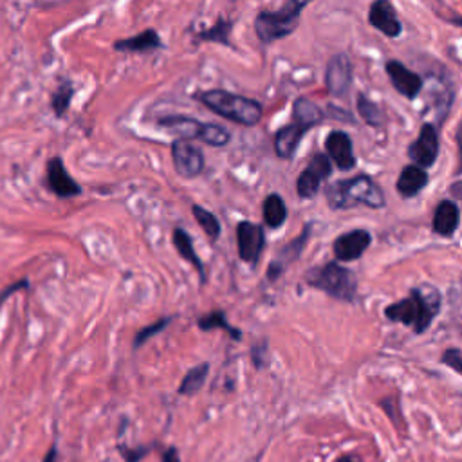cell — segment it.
Instances as JSON below:
<instances>
[{"mask_svg":"<svg viewBox=\"0 0 462 462\" xmlns=\"http://www.w3.org/2000/svg\"><path fill=\"white\" fill-rule=\"evenodd\" d=\"M307 168L309 170H313V172L316 174V176H320L321 180H323L332 174V161H330L329 155L325 154H314L313 159L309 161Z\"/></svg>","mask_w":462,"mask_h":462,"instance_id":"cell-33","label":"cell"},{"mask_svg":"<svg viewBox=\"0 0 462 462\" xmlns=\"http://www.w3.org/2000/svg\"><path fill=\"white\" fill-rule=\"evenodd\" d=\"M327 155L341 172H351L356 167V155H354L353 141L341 130L330 132L325 139Z\"/></svg>","mask_w":462,"mask_h":462,"instance_id":"cell-13","label":"cell"},{"mask_svg":"<svg viewBox=\"0 0 462 462\" xmlns=\"http://www.w3.org/2000/svg\"><path fill=\"white\" fill-rule=\"evenodd\" d=\"M172 240H174V246H176L177 253L180 255V259L186 260L188 264L194 265V268L197 269L199 277H201V284H206V268H204L203 260L199 259V255L195 253L192 235H190L186 229L176 228L174 229Z\"/></svg>","mask_w":462,"mask_h":462,"instance_id":"cell-20","label":"cell"},{"mask_svg":"<svg viewBox=\"0 0 462 462\" xmlns=\"http://www.w3.org/2000/svg\"><path fill=\"white\" fill-rule=\"evenodd\" d=\"M172 163L176 172L185 179H194V177L201 176L206 168V161H204L203 150L199 146L192 145L190 141H183V139H176L172 143Z\"/></svg>","mask_w":462,"mask_h":462,"instance_id":"cell-6","label":"cell"},{"mask_svg":"<svg viewBox=\"0 0 462 462\" xmlns=\"http://www.w3.org/2000/svg\"><path fill=\"white\" fill-rule=\"evenodd\" d=\"M44 462H58V449H56V446H51V448L47 449V452H45V455H44Z\"/></svg>","mask_w":462,"mask_h":462,"instance_id":"cell-40","label":"cell"},{"mask_svg":"<svg viewBox=\"0 0 462 462\" xmlns=\"http://www.w3.org/2000/svg\"><path fill=\"white\" fill-rule=\"evenodd\" d=\"M199 141L220 148V146H226L231 141V134H229V130H226L224 127H220L217 123H204L203 134H201Z\"/></svg>","mask_w":462,"mask_h":462,"instance_id":"cell-30","label":"cell"},{"mask_svg":"<svg viewBox=\"0 0 462 462\" xmlns=\"http://www.w3.org/2000/svg\"><path fill=\"white\" fill-rule=\"evenodd\" d=\"M197 100L212 112L222 116L228 121L242 125V127H255V125L260 123L262 114H264V107L260 105L256 100L228 93L222 88H212V91L197 93Z\"/></svg>","mask_w":462,"mask_h":462,"instance_id":"cell-2","label":"cell"},{"mask_svg":"<svg viewBox=\"0 0 462 462\" xmlns=\"http://www.w3.org/2000/svg\"><path fill=\"white\" fill-rule=\"evenodd\" d=\"M45 180L47 188L60 199H71L82 194V186L69 176L62 157L49 159L45 164Z\"/></svg>","mask_w":462,"mask_h":462,"instance_id":"cell-9","label":"cell"},{"mask_svg":"<svg viewBox=\"0 0 462 462\" xmlns=\"http://www.w3.org/2000/svg\"><path fill=\"white\" fill-rule=\"evenodd\" d=\"M461 222V210L452 201H440L433 212V222L431 228L440 237H452L457 231Z\"/></svg>","mask_w":462,"mask_h":462,"instance_id":"cell-17","label":"cell"},{"mask_svg":"<svg viewBox=\"0 0 462 462\" xmlns=\"http://www.w3.org/2000/svg\"><path fill=\"white\" fill-rule=\"evenodd\" d=\"M268 347L265 345H255V347L251 348V360H253V365L256 369H262L265 365V361H268Z\"/></svg>","mask_w":462,"mask_h":462,"instance_id":"cell-36","label":"cell"},{"mask_svg":"<svg viewBox=\"0 0 462 462\" xmlns=\"http://www.w3.org/2000/svg\"><path fill=\"white\" fill-rule=\"evenodd\" d=\"M155 49H163V42L159 33L152 27L136 36L114 42V51H119V53H150Z\"/></svg>","mask_w":462,"mask_h":462,"instance_id":"cell-18","label":"cell"},{"mask_svg":"<svg viewBox=\"0 0 462 462\" xmlns=\"http://www.w3.org/2000/svg\"><path fill=\"white\" fill-rule=\"evenodd\" d=\"M440 311V293L437 287H414L406 298L385 309L388 321H396L414 329L415 334H423L430 329Z\"/></svg>","mask_w":462,"mask_h":462,"instance_id":"cell-1","label":"cell"},{"mask_svg":"<svg viewBox=\"0 0 462 462\" xmlns=\"http://www.w3.org/2000/svg\"><path fill=\"white\" fill-rule=\"evenodd\" d=\"M75 96V87L71 82H66L60 87H56L51 94V109H53L56 118H63L66 112L71 107V100Z\"/></svg>","mask_w":462,"mask_h":462,"instance_id":"cell-28","label":"cell"},{"mask_svg":"<svg viewBox=\"0 0 462 462\" xmlns=\"http://www.w3.org/2000/svg\"><path fill=\"white\" fill-rule=\"evenodd\" d=\"M27 286H29V282H27L26 278H24V280H18V282H15V284H11V286H8L4 291H2V293H0V304H4L6 298H9L11 295H15L17 291L26 289Z\"/></svg>","mask_w":462,"mask_h":462,"instance_id":"cell-37","label":"cell"},{"mask_svg":"<svg viewBox=\"0 0 462 462\" xmlns=\"http://www.w3.org/2000/svg\"><path fill=\"white\" fill-rule=\"evenodd\" d=\"M231 27L233 22L228 18H219L212 27L199 31L195 38L206 40V42H217L220 45H229V35H231Z\"/></svg>","mask_w":462,"mask_h":462,"instance_id":"cell-27","label":"cell"},{"mask_svg":"<svg viewBox=\"0 0 462 462\" xmlns=\"http://www.w3.org/2000/svg\"><path fill=\"white\" fill-rule=\"evenodd\" d=\"M357 110H360V116L363 118V121H365L367 125H370V127L379 128L385 123L383 112L379 110V107L376 105L374 102H370L365 94H360V96H357Z\"/></svg>","mask_w":462,"mask_h":462,"instance_id":"cell-29","label":"cell"},{"mask_svg":"<svg viewBox=\"0 0 462 462\" xmlns=\"http://www.w3.org/2000/svg\"><path fill=\"white\" fill-rule=\"evenodd\" d=\"M163 462H180V457H179V452H177V448H174V446H170V448H167L163 452Z\"/></svg>","mask_w":462,"mask_h":462,"instance_id":"cell-39","label":"cell"},{"mask_svg":"<svg viewBox=\"0 0 462 462\" xmlns=\"http://www.w3.org/2000/svg\"><path fill=\"white\" fill-rule=\"evenodd\" d=\"M449 24H454V26H462V17L449 18Z\"/></svg>","mask_w":462,"mask_h":462,"instance_id":"cell-43","label":"cell"},{"mask_svg":"<svg viewBox=\"0 0 462 462\" xmlns=\"http://www.w3.org/2000/svg\"><path fill=\"white\" fill-rule=\"evenodd\" d=\"M439 155V134L431 123H424L417 139L408 146V157L419 168H430Z\"/></svg>","mask_w":462,"mask_h":462,"instance_id":"cell-8","label":"cell"},{"mask_svg":"<svg viewBox=\"0 0 462 462\" xmlns=\"http://www.w3.org/2000/svg\"><path fill=\"white\" fill-rule=\"evenodd\" d=\"M192 213H194L195 220H197V224L203 228V231L206 233V237L215 242L217 238L220 237V231H222V226H220V220L217 219L215 213H212L206 208L199 206V204H194L192 206Z\"/></svg>","mask_w":462,"mask_h":462,"instance_id":"cell-26","label":"cell"},{"mask_svg":"<svg viewBox=\"0 0 462 462\" xmlns=\"http://www.w3.org/2000/svg\"><path fill=\"white\" fill-rule=\"evenodd\" d=\"M170 321H172V316L168 318H161V320L154 321V323H150V325L143 327L141 330H137L136 338H134V348H139L148 341L150 338H154L157 336L159 332H163L164 327L170 325Z\"/></svg>","mask_w":462,"mask_h":462,"instance_id":"cell-32","label":"cell"},{"mask_svg":"<svg viewBox=\"0 0 462 462\" xmlns=\"http://www.w3.org/2000/svg\"><path fill=\"white\" fill-rule=\"evenodd\" d=\"M325 197L332 210H347L357 204H365L374 210L385 206L383 190L365 174L351 179L336 180L325 188Z\"/></svg>","mask_w":462,"mask_h":462,"instance_id":"cell-3","label":"cell"},{"mask_svg":"<svg viewBox=\"0 0 462 462\" xmlns=\"http://www.w3.org/2000/svg\"><path fill=\"white\" fill-rule=\"evenodd\" d=\"M262 217H264V222L268 224V228H280L287 219V206L284 203V199L278 194L268 195L264 204H262Z\"/></svg>","mask_w":462,"mask_h":462,"instance_id":"cell-23","label":"cell"},{"mask_svg":"<svg viewBox=\"0 0 462 462\" xmlns=\"http://www.w3.org/2000/svg\"><path fill=\"white\" fill-rule=\"evenodd\" d=\"M442 363L462 376V353L459 348H448V351L442 354Z\"/></svg>","mask_w":462,"mask_h":462,"instance_id":"cell-35","label":"cell"},{"mask_svg":"<svg viewBox=\"0 0 462 462\" xmlns=\"http://www.w3.org/2000/svg\"><path fill=\"white\" fill-rule=\"evenodd\" d=\"M304 127H300L296 123H291L282 127L275 136V152L280 159H291L295 155L296 148H298L302 137L305 136Z\"/></svg>","mask_w":462,"mask_h":462,"instance_id":"cell-19","label":"cell"},{"mask_svg":"<svg viewBox=\"0 0 462 462\" xmlns=\"http://www.w3.org/2000/svg\"><path fill=\"white\" fill-rule=\"evenodd\" d=\"M157 125L167 128L168 132L177 136V139H183V141L201 139L204 127L203 121L190 118V116H163L157 119Z\"/></svg>","mask_w":462,"mask_h":462,"instance_id":"cell-16","label":"cell"},{"mask_svg":"<svg viewBox=\"0 0 462 462\" xmlns=\"http://www.w3.org/2000/svg\"><path fill=\"white\" fill-rule=\"evenodd\" d=\"M428 185L426 170L419 168L417 164H408L401 170L397 179V192L401 197H415V195Z\"/></svg>","mask_w":462,"mask_h":462,"instance_id":"cell-21","label":"cell"},{"mask_svg":"<svg viewBox=\"0 0 462 462\" xmlns=\"http://www.w3.org/2000/svg\"><path fill=\"white\" fill-rule=\"evenodd\" d=\"M237 246L238 256L242 262L256 265L265 246V231L260 224L242 220L237 224Z\"/></svg>","mask_w":462,"mask_h":462,"instance_id":"cell-7","label":"cell"},{"mask_svg":"<svg viewBox=\"0 0 462 462\" xmlns=\"http://www.w3.org/2000/svg\"><path fill=\"white\" fill-rule=\"evenodd\" d=\"M321 185V177L316 176L313 170L305 168L304 172L300 174L298 180H296V192H298L300 199H313L318 194Z\"/></svg>","mask_w":462,"mask_h":462,"instance_id":"cell-31","label":"cell"},{"mask_svg":"<svg viewBox=\"0 0 462 462\" xmlns=\"http://www.w3.org/2000/svg\"><path fill=\"white\" fill-rule=\"evenodd\" d=\"M210 374V363H201V365H195L194 369H190L186 372V376L183 378L179 385V394L180 396H194L197 394L201 388L206 383V378Z\"/></svg>","mask_w":462,"mask_h":462,"instance_id":"cell-24","label":"cell"},{"mask_svg":"<svg viewBox=\"0 0 462 462\" xmlns=\"http://www.w3.org/2000/svg\"><path fill=\"white\" fill-rule=\"evenodd\" d=\"M381 406L385 408V412H387L388 417L392 419V423L396 424V426H399L401 421L399 417H397V410H396V401L392 399V397H387L385 401H381Z\"/></svg>","mask_w":462,"mask_h":462,"instance_id":"cell-38","label":"cell"},{"mask_svg":"<svg viewBox=\"0 0 462 462\" xmlns=\"http://www.w3.org/2000/svg\"><path fill=\"white\" fill-rule=\"evenodd\" d=\"M457 146H459V161H461V167H459V174H462V123L457 130Z\"/></svg>","mask_w":462,"mask_h":462,"instance_id":"cell-41","label":"cell"},{"mask_svg":"<svg viewBox=\"0 0 462 462\" xmlns=\"http://www.w3.org/2000/svg\"><path fill=\"white\" fill-rule=\"evenodd\" d=\"M336 462H361V459L357 455H341V457L336 459Z\"/></svg>","mask_w":462,"mask_h":462,"instance_id":"cell-42","label":"cell"},{"mask_svg":"<svg viewBox=\"0 0 462 462\" xmlns=\"http://www.w3.org/2000/svg\"><path fill=\"white\" fill-rule=\"evenodd\" d=\"M119 454L123 457L125 462H141L146 455L150 454L152 446H136V448H128V446H118Z\"/></svg>","mask_w":462,"mask_h":462,"instance_id":"cell-34","label":"cell"},{"mask_svg":"<svg viewBox=\"0 0 462 462\" xmlns=\"http://www.w3.org/2000/svg\"><path fill=\"white\" fill-rule=\"evenodd\" d=\"M369 22L388 38H397L403 33V24L397 18L396 8L388 0H378L370 6Z\"/></svg>","mask_w":462,"mask_h":462,"instance_id":"cell-14","label":"cell"},{"mask_svg":"<svg viewBox=\"0 0 462 462\" xmlns=\"http://www.w3.org/2000/svg\"><path fill=\"white\" fill-rule=\"evenodd\" d=\"M325 84L334 98H344L353 85V63L347 54H334L327 63Z\"/></svg>","mask_w":462,"mask_h":462,"instance_id":"cell-11","label":"cell"},{"mask_svg":"<svg viewBox=\"0 0 462 462\" xmlns=\"http://www.w3.org/2000/svg\"><path fill=\"white\" fill-rule=\"evenodd\" d=\"M323 121V112L316 103L307 98H298L293 105V123L304 127L305 130L316 127Z\"/></svg>","mask_w":462,"mask_h":462,"instance_id":"cell-22","label":"cell"},{"mask_svg":"<svg viewBox=\"0 0 462 462\" xmlns=\"http://www.w3.org/2000/svg\"><path fill=\"white\" fill-rule=\"evenodd\" d=\"M372 242V235L367 229H353L345 235H339L332 244L336 262H354L367 251Z\"/></svg>","mask_w":462,"mask_h":462,"instance_id":"cell-12","label":"cell"},{"mask_svg":"<svg viewBox=\"0 0 462 462\" xmlns=\"http://www.w3.org/2000/svg\"><path fill=\"white\" fill-rule=\"evenodd\" d=\"M307 2H286L277 11H260L255 18V33L262 44H273L289 36L298 27L300 15Z\"/></svg>","mask_w":462,"mask_h":462,"instance_id":"cell-5","label":"cell"},{"mask_svg":"<svg viewBox=\"0 0 462 462\" xmlns=\"http://www.w3.org/2000/svg\"><path fill=\"white\" fill-rule=\"evenodd\" d=\"M197 327L201 330H213V329H222L226 330L233 339H242V332L235 327H231L226 320L224 311H212V313L204 314L197 320Z\"/></svg>","mask_w":462,"mask_h":462,"instance_id":"cell-25","label":"cell"},{"mask_svg":"<svg viewBox=\"0 0 462 462\" xmlns=\"http://www.w3.org/2000/svg\"><path fill=\"white\" fill-rule=\"evenodd\" d=\"M305 282L309 286L323 291L332 298L341 300V302H353L356 298V277L351 269L344 268L336 260L327 262L325 265L309 269L307 275H305Z\"/></svg>","mask_w":462,"mask_h":462,"instance_id":"cell-4","label":"cell"},{"mask_svg":"<svg viewBox=\"0 0 462 462\" xmlns=\"http://www.w3.org/2000/svg\"><path fill=\"white\" fill-rule=\"evenodd\" d=\"M309 235H311V224L305 226L298 237L293 238L289 244H286V246L277 251V255L273 256V260H271V264H269L268 268V280H271V282L278 280V278L286 273V269L289 268L295 260L300 259V255H302V251H304L305 244H307L309 240Z\"/></svg>","mask_w":462,"mask_h":462,"instance_id":"cell-10","label":"cell"},{"mask_svg":"<svg viewBox=\"0 0 462 462\" xmlns=\"http://www.w3.org/2000/svg\"><path fill=\"white\" fill-rule=\"evenodd\" d=\"M387 69V75L390 78L392 85L396 87V91L399 94H403L408 100H415L421 93V88H423V79L417 72L410 71L408 67H405L397 60H390L385 66Z\"/></svg>","mask_w":462,"mask_h":462,"instance_id":"cell-15","label":"cell"}]
</instances>
